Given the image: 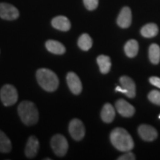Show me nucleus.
I'll return each instance as SVG.
<instances>
[{
	"label": "nucleus",
	"mask_w": 160,
	"mask_h": 160,
	"mask_svg": "<svg viewBox=\"0 0 160 160\" xmlns=\"http://www.w3.org/2000/svg\"><path fill=\"white\" fill-rule=\"evenodd\" d=\"M111 142L119 151H130L134 147V142L131 136L126 130L117 128L111 132L110 136Z\"/></svg>",
	"instance_id": "obj_1"
},
{
	"label": "nucleus",
	"mask_w": 160,
	"mask_h": 160,
	"mask_svg": "<svg viewBox=\"0 0 160 160\" xmlns=\"http://www.w3.org/2000/svg\"><path fill=\"white\" fill-rule=\"evenodd\" d=\"M36 76L39 85L45 91L53 92L58 88L59 84V78L51 70L40 68L37 71Z\"/></svg>",
	"instance_id": "obj_2"
},
{
	"label": "nucleus",
	"mask_w": 160,
	"mask_h": 160,
	"mask_svg": "<svg viewBox=\"0 0 160 160\" xmlns=\"http://www.w3.org/2000/svg\"><path fill=\"white\" fill-rule=\"evenodd\" d=\"M18 113L21 120L26 125H33L39 120V111L34 103L30 101H23L19 105Z\"/></svg>",
	"instance_id": "obj_3"
},
{
	"label": "nucleus",
	"mask_w": 160,
	"mask_h": 160,
	"mask_svg": "<svg viewBox=\"0 0 160 160\" xmlns=\"http://www.w3.org/2000/svg\"><path fill=\"white\" fill-rule=\"evenodd\" d=\"M0 98L5 106L13 105L18 100V92L14 86L5 85L0 91Z\"/></svg>",
	"instance_id": "obj_4"
},
{
	"label": "nucleus",
	"mask_w": 160,
	"mask_h": 160,
	"mask_svg": "<svg viewBox=\"0 0 160 160\" xmlns=\"http://www.w3.org/2000/svg\"><path fill=\"white\" fill-rule=\"evenodd\" d=\"M51 145L54 153L58 157H64L68 149V142L64 136L56 134L52 137Z\"/></svg>",
	"instance_id": "obj_5"
},
{
	"label": "nucleus",
	"mask_w": 160,
	"mask_h": 160,
	"mask_svg": "<svg viewBox=\"0 0 160 160\" xmlns=\"http://www.w3.org/2000/svg\"><path fill=\"white\" fill-rule=\"evenodd\" d=\"M69 133L73 139L80 141L85 137V128L81 120L74 119L69 124Z\"/></svg>",
	"instance_id": "obj_6"
},
{
	"label": "nucleus",
	"mask_w": 160,
	"mask_h": 160,
	"mask_svg": "<svg viewBox=\"0 0 160 160\" xmlns=\"http://www.w3.org/2000/svg\"><path fill=\"white\" fill-rule=\"evenodd\" d=\"M19 16L17 8L8 3H0V17L6 20H15Z\"/></svg>",
	"instance_id": "obj_7"
},
{
	"label": "nucleus",
	"mask_w": 160,
	"mask_h": 160,
	"mask_svg": "<svg viewBox=\"0 0 160 160\" xmlns=\"http://www.w3.org/2000/svg\"><path fill=\"white\" fill-rule=\"evenodd\" d=\"M67 83L70 90L73 94H79L82 90V85L79 77L73 72H69L66 77Z\"/></svg>",
	"instance_id": "obj_8"
},
{
	"label": "nucleus",
	"mask_w": 160,
	"mask_h": 160,
	"mask_svg": "<svg viewBox=\"0 0 160 160\" xmlns=\"http://www.w3.org/2000/svg\"><path fill=\"white\" fill-rule=\"evenodd\" d=\"M118 113L124 117H131L134 114L135 108L125 99H119L115 104Z\"/></svg>",
	"instance_id": "obj_9"
},
{
	"label": "nucleus",
	"mask_w": 160,
	"mask_h": 160,
	"mask_svg": "<svg viewBox=\"0 0 160 160\" xmlns=\"http://www.w3.org/2000/svg\"><path fill=\"white\" fill-rule=\"evenodd\" d=\"M138 132L140 137L143 140L151 142L157 138L158 133L154 128L148 125H142L138 128Z\"/></svg>",
	"instance_id": "obj_10"
},
{
	"label": "nucleus",
	"mask_w": 160,
	"mask_h": 160,
	"mask_svg": "<svg viewBox=\"0 0 160 160\" xmlns=\"http://www.w3.org/2000/svg\"><path fill=\"white\" fill-rule=\"evenodd\" d=\"M117 25L122 28H128L131 25L132 13L128 7H124L117 17Z\"/></svg>",
	"instance_id": "obj_11"
},
{
	"label": "nucleus",
	"mask_w": 160,
	"mask_h": 160,
	"mask_svg": "<svg viewBox=\"0 0 160 160\" xmlns=\"http://www.w3.org/2000/svg\"><path fill=\"white\" fill-rule=\"evenodd\" d=\"M39 149V142L35 136H31L28 140L25 146V153L26 157L30 159L37 156Z\"/></svg>",
	"instance_id": "obj_12"
},
{
	"label": "nucleus",
	"mask_w": 160,
	"mask_h": 160,
	"mask_svg": "<svg viewBox=\"0 0 160 160\" xmlns=\"http://www.w3.org/2000/svg\"><path fill=\"white\" fill-rule=\"evenodd\" d=\"M119 81L122 88L125 90V95L129 98H134L136 95V85L133 79L124 76L120 78Z\"/></svg>",
	"instance_id": "obj_13"
},
{
	"label": "nucleus",
	"mask_w": 160,
	"mask_h": 160,
	"mask_svg": "<svg viewBox=\"0 0 160 160\" xmlns=\"http://www.w3.org/2000/svg\"><path fill=\"white\" fill-rule=\"evenodd\" d=\"M51 25L56 29L61 31H68L71 29V22L66 17L58 16L53 18L51 21Z\"/></svg>",
	"instance_id": "obj_14"
},
{
	"label": "nucleus",
	"mask_w": 160,
	"mask_h": 160,
	"mask_svg": "<svg viewBox=\"0 0 160 160\" xmlns=\"http://www.w3.org/2000/svg\"><path fill=\"white\" fill-rule=\"evenodd\" d=\"M45 47L48 51L53 54L62 55L65 53V47L62 44L56 40H48L45 43Z\"/></svg>",
	"instance_id": "obj_15"
},
{
	"label": "nucleus",
	"mask_w": 160,
	"mask_h": 160,
	"mask_svg": "<svg viewBox=\"0 0 160 160\" xmlns=\"http://www.w3.org/2000/svg\"><path fill=\"white\" fill-rule=\"evenodd\" d=\"M116 116L115 110L110 103H106L103 106L101 112V118L106 123H111L114 119Z\"/></svg>",
	"instance_id": "obj_16"
},
{
	"label": "nucleus",
	"mask_w": 160,
	"mask_h": 160,
	"mask_svg": "<svg viewBox=\"0 0 160 160\" xmlns=\"http://www.w3.org/2000/svg\"><path fill=\"white\" fill-rule=\"evenodd\" d=\"M97 62L102 73L106 74L108 73L111 68V61L109 57L105 55H99L97 57Z\"/></svg>",
	"instance_id": "obj_17"
},
{
	"label": "nucleus",
	"mask_w": 160,
	"mask_h": 160,
	"mask_svg": "<svg viewBox=\"0 0 160 160\" xmlns=\"http://www.w3.org/2000/svg\"><path fill=\"white\" fill-rule=\"evenodd\" d=\"M124 50H125V53L127 57L130 58L136 57L139 51V45H138L137 40L131 39L128 41L125 44Z\"/></svg>",
	"instance_id": "obj_18"
},
{
	"label": "nucleus",
	"mask_w": 160,
	"mask_h": 160,
	"mask_svg": "<svg viewBox=\"0 0 160 160\" xmlns=\"http://www.w3.org/2000/svg\"><path fill=\"white\" fill-rule=\"evenodd\" d=\"M159 32L158 26L154 23H149L143 26L141 29V34L145 38H152L157 35Z\"/></svg>",
	"instance_id": "obj_19"
},
{
	"label": "nucleus",
	"mask_w": 160,
	"mask_h": 160,
	"mask_svg": "<svg viewBox=\"0 0 160 160\" xmlns=\"http://www.w3.org/2000/svg\"><path fill=\"white\" fill-rule=\"evenodd\" d=\"M92 45H93V41L91 37L87 33H83L80 36L79 39H78V46L80 49L82 51H87L91 48Z\"/></svg>",
	"instance_id": "obj_20"
},
{
	"label": "nucleus",
	"mask_w": 160,
	"mask_h": 160,
	"mask_svg": "<svg viewBox=\"0 0 160 160\" xmlns=\"http://www.w3.org/2000/svg\"><path fill=\"white\" fill-rule=\"evenodd\" d=\"M12 148L11 142L8 136L0 130V152L8 153Z\"/></svg>",
	"instance_id": "obj_21"
},
{
	"label": "nucleus",
	"mask_w": 160,
	"mask_h": 160,
	"mask_svg": "<svg viewBox=\"0 0 160 160\" xmlns=\"http://www.w3.org/2000/svg\"><path fill=\"white\" fill-rule=\"evenodd\" d=\"M149 59L154 65L160 61V47L157 44H152L149 48Z\"/></svg>",
	"instance_id": "obj_22"
},
{
	"label": "nucleus",
	"mask_w": 160,
	"mask_h": 160,
	"mask_svg": "<svg viewBox=\"0 0 160 160\" xmlns=\"http://www.w3.org/2000/svg\"><path fill=\"white\" fill-rule=\"evenodd\" d=\"M148 97L152 103L160 105V91H152L150 92Z\"/></svg>",
	"instance_id": "obj_23"
},
{
	"label": "nucleus",
	"mask_w": 160,
	"mask_h": 160,
	"mask_svg": "<svg viewBox=\"0 0 160 160\" xmlns=\"http://www.w3.org/2000/svg\"><path fill=\"white\" fill-rule=\"evenodd\" d=\"M85 8L89 11H93L97 9L99 5V0H83Z\"/></svg>",
	"instance_id": "obj_24"
},
{
	"label": "nucleus",
	"mask_w": 160,
	"mask_h": 160,
	"mask_svg": "<svg viewBox=\"0 0 160 160\" xmlns=\"http://www.w3.org/2000/svg\"><path fill=\"white\" fill-rule=\"evenodd\" d=\"M118 160H135L136 157L131 152H128V153H125L124 155L120 156V157L117 159Z\"/></svg>",
	"instance_id": "obj_25"
},
{
	"label": "nucleus",
	"mask_w": 160,
	"mask_h": 160,
	"mask_svg": "<svg viewBox=\"0 0 160 160\" xmlns=\"http://www.w3.org/2000/svg\"><path fill=\"white\" fill-rule=\"evenodd\" d=\"M149 81L153 86H156V87L160 88V78L157 77H152L149 79Z\"/></svg>",
	"instance_id": "obj_26"
},
{
	"label": "nucleus",
	"mask_w": 160,
	"mask_h": 160,
	"mask_svg": "<svg viewBox=\"0 0 160 160\" xmlns=\"http://www.w3.org/2000/svg\"><path fill=\"white\" fill-rule=\"evenodd\" d=\"M116 91L121 92V93H125H125H126L125 90L124 89V88H122L121 86H117V88H116Z\"/></svg>",
	"instance_id": "obj_27"
},
{
	"label": "nucleus",
	"mask_w": 160,
	"mask_h": 160,
	"mask_svg": "<svg viewBox=\"0 0 160 160\" xmlns=\"http://www.w3.org/2000/svg\"><path fill=\"white\" fill-rule=\"evenodd\" d=\"M159 119H160V115L159 116Z\"/></svg>",
	"instance_id": "obj_28"
}]
</instances>
